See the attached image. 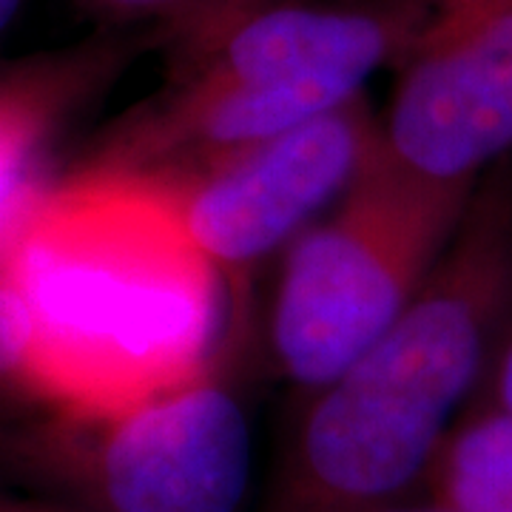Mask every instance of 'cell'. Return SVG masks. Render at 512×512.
Returning a JSON list of instances; mask_svg holds the SVG:
<instances>
[{
    "instance_id": "1",
    "label": "cell",
    "mask_w": 512,
    "mask_h": 512,
    "mask_svg": "<svg viewBox=\"0 0 512 512\" xmlns=\"http://www.w3.org/2000/svg\"><path fill=\"white\" fill-rule=\"evenodd\" d=\"M222 279L163 177H55L0 237L26 413L106 419L211 376Z\"/></svg>"
},
{
    "instance_id": "2",
    "label": "cell",
    "mask_w": 512,
    "mask_h": 512,
    "mask_svg": "<svg viewBox=\"0 0 512 512\" xmlns=\"http://www.w3.org/2000/svg\"><path fill=\"white\" fill-rule=\"evenodd\" d=\"M512 316V160L478 183L404 313L316 390L265 512H370L407 501L487 379Z\"/></svg>"
},
{
    "instance_id": "3",
    "label": "cell",
    "mask_w": 512,
    "mask_h": 512,
    "mask_svg": "<svg viewBox=\"0 0 512 512\" xmlns=\"http://www.w3.org/2000/svg\"><path fill=\"white\" fill-rule=\"evenodd\" d=\"M476 188L424 183L376 151L345 197L285 251L271 308L279 373L313 396L416 299Z\"/></svg>"
},
{
    "instance_id": "4",
    "label": "cell",
    "mask_w": 512,
    "mask_h": 512,
    "mask_svg": "<svg viewBox=\"0 0 512 512\" xmlns=\"http://www.w3.org/2000/svg\"><path fill=\"white\" fill-rule=\"evenodd\" d=\"M251 424L217 376L106 419H0V473L100 512H242Z\"/></svg>"
},
{
    "instance_id": "5",
    "label": "cell",
    "mask_w": 512,
    "mask_h": 512,
    "mask_svg": "<svg viewBox=\"0 0 512 512\" xmlns=\"http://www.w3.org/2000/svg\"><path fill=\"white\" fill-rule=\"evenodd\" d=\"M376 157L450 188L512 160V0H427Z\"/></svg>"
},
{
    "instance_id": "6",
    "label": "cell",
    "mask_w": 512,
    "mask_h": 512,
    "mask_svg": "<svg viewBox=\"0 0 512 512\" xmlns=\"http://www.w3.org/2000/svg\"><path fill=\"white\" fill-rule=\"evenodd\" d=\"M379 123L359 94L262 143L151 174L168 183L217 271L239 276L345 197L379 146Z\"/></svg>"
},
{
    "instance_id": "7",
    "label": "cell",
    "mask_w": 512,
    "mask_h": 512,
    "mask_svg": "<svg viewBox=\"0 0 512 512\" xmlns=\"http://www.w3.org/2000/svg\"><path fill=\"white\" fill-rule=\"evenodd\" d=\"M427 0H225L168 29L171 80L362 94L399 66Z\"/></svg>"
},
{
    "instance_id": "8",
    "label": "cell",
    "mask_w": 512,
    "mask_h": 512,
    "mask_svg": "<svg viewBox=\"0 0 512 512\" xmlns=\"http://www.w3.org/2000/svg\"><path fill=\"white\" fill-rule=\"evenodd\" d=\"M143 35L109 29L86 43L0 66V237L40 188L74 117L143 52Z\"/></svg>"
},
{
    "instance_id": "9",
    "label": "cell",
    "mask_w": 512,
    "mask_h": 512,
    "mask_svg": "<svg viewBox=\"0 0 512 512\" xmlns=\"http://www.w3.org/2000/svg\"><path fill=\"white\" fill-rule=\"evenodd\" d=\"M450 512H512V416L478 393L458 416L424 478Z\"/></svg>"
},
{
    "instance_id": "10",
    "label": "cell",
    "mask_w": 512,
    "mask_h": 512,
    "mask_svg": "<svg viewBox=\"0 0 512 512\" xmlns=\"http://www.w3.org/2000/svg\"><path fill=\"white\" fill-rule=\"evenodd\" d=\"M26 413L18 376V328L9 293L0 282V419Z\"/></svg>"
},
{
    "instance_id": "11",
    "label": "cell",
    "mask_w": 512,
    "mask_h": 512,
    "mask_svg": "<svg viewBox=\"0 0 512 512\" xmlns=\"http://www.w3.org/2000/svg\"><path fill=\"white\" fill-rule=\"evenodd\" d=\"M0 512H100L63 498L55 493H43L29 484H20L15 478L0 473Z\"/></svg>"
},
{
    "instance_id": "12",
    "label": "cell",
    "mask_w": 512,
    "mask_h": 512,
    "mask_svg": "<svg viewBox=\"0 0 512 512\" xmlns=\"http://www.w3.org/2000/svg\"><path fill=\"white\" fill-rule=\"evenodd\" d=\"M484 396L493 399L498 407H504L512 416V316L510 322H507V328H504V333H501V342H498L493 362H490V370H487Z\"/></svg>"
},
{
    "instance_id": "13",
    "label": "cell",
    "mask_w": 512,
    "mask_h": 512,
    "mask_svg": "<svg viewBox=\"0 0 512 512\" xmlns=\"http://www.w3.org/2000/svg\"><path fill=\"white\" fill-rule=\"evenodd\" d=\"M370 512H450L444 510L441 504H436V501H396V504H387V507H379V510H370Z\"/></svg>"
},
{
    "instance_id": "14",
    "label": "cell",
    "mask_w": 512,
    "mask_h": 512,
    "mask_svg": "<svg viewBox=\"0 0 512 512\" xmlns=\"http://www.w3.org/2000/svg\"><path fill=\"white\" fill-rule=\"evenodd\" d=\"M26 0H0V35L15 23Z\"/></svg>"
}]
</instances>
